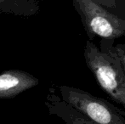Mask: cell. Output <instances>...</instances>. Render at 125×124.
I'll list each match as a JSON object with an SVG mask.
<instances>
[{
	"mask_svg": "<svg viewBox=\"0 0 125 124\" xmlns=\"http://www.w3.org/2000/svg\"><path fill=\"white\" fill-rule=\"evenodd\" d=\"M41 3L42 0H0V15L33 16L38 14Z\"/></svg>",
	"mask_w": 125,
	"mask_h": 124,
	"instance_id": "6",
	"label": "cell"
},
{
	"mask_svg": "<svg viewBox=\"0 0 125 124\" xmlns=\"http://www.w3.org/2000/svg\"><path fill=\"white\" fill-rule=\"evenodd\" d=\"M49 114L61 119L66 124H96L63 101L50 88L44 102Z\"/></svg>",
	"mask_w": 125,
	"mask_h": 124,
	"instance_id": "5",
	"label": "cell"
},
{
	"mask_svg": "<svg viewBox=\"0 0 125 124\" xmlns=\"http://www.w3.org/2000/svg\"><path fill=\"white\" fill-rule=\"evenodd\" d=\"M89 41L95 38L114 41L125 36V18L91 0H73Z\"/></svg>",
	"mask_w": 125,
	"mask_h": 124,
	"instance_id": "2",
	"label": "cell"
},
{
	"mask_svg": "<svg viewBox=\"0 0 125 124\" xmlns=\"http://www.w3.org/2000/svg\"><path fill=\"white\" fill-rule=\"evenodd\" d=\"M61 99L96 124H125V112L101 98L74 87H58Z\"/></svg>",
	"mask_w": 125,
	"mask_h": 124,
	"instance_id": "3",
	"label": "cell"
},
{
	"mask_svg": "<svg viewBox=\"0 0 125 124\" xmlns=\"http://www.w3.org/2000/svg\"><path fill=\"white\" fill-rule=\"evenodd\" d=\"M38 78L19 69H10L0 74V99H12L38 84Z\"/></svg>",
	"mask_w": 125,
	"mask_h": 124,
	"instance_id": "4",
	"label": "cell"
},
{
	"mask_svg": "<svg viewBox=\"0 0 125 124\" xmlns=\"http://www.w3.org/2000/svg\"><path fill=\"white\" fill-rule=\"evenodd\" d=\"M112 48H113V50L116 52L117 56L120 59L123 68H124V73H125V44L118 43V44H117L116 46H112Z\"/></svg>",
	"mask_w": 125,
	"mask_h": 124,
	"instance_id": "7",
	"label": "cell"
},
{
	"mask_svg": "<svg viewBox=\"0 0 125 124\" xmlns=\"http://www.w3.org/2000/svg\"><path fill=\"white\" fill-rule=\"evenodd\" d=\"M119 2H120V3L123 5V7L125 9V0H118Z\"/></svg>",
	"mask_w": 125,
	"mask_h": 124,
	"instance_id": "8",
	"label": "cell"
},
{
	"mask_svg": "<svg viewBox=\"0 0 125 124\" xmlns=\"http://www.w3.org/2000/svg\"><path fill=\"white\" fill-rule=\"evenodd\" d=\"M113 42L102 39L98 48L89 40L83 56L101 89L125 108V73L120 59L112 48Z\"/></svg>",
	"mask_w": 125,
	"mask_h": 124,
	"instance_id": "1",
	"label": "cell"
}]
</instances>
